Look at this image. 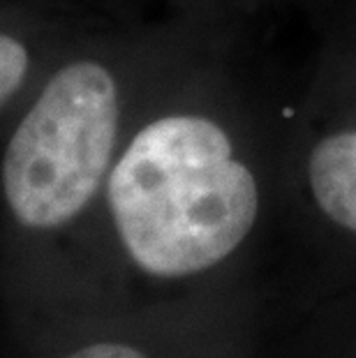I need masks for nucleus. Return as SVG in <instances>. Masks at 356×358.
I'll use <instances>...</instances> for the list:
<instances>
[{
  "label": "nucleus",
  "mask_w": 356,
  "mask_h": 358,
  "mask_svg": "<svg viewBox=\"0 0 356 358\" xmlns=\"http://www.w3.org/2000/svg\"><path fill=\"white\" fill-rule=\"evenodd\" d=\"M176 17L204 26H238L243 14L255 10L264 0H169Z\"/></svg>",
  "instance_id": "39448f33"
},
{
  "label": "nucleus",
  "mask_w": 356,
  "mask_h": 358,
  "mask_svg": "<svg viewBox=\"0 0 356 358\" xmlns=\"http://www.w3.org/2000/svg\"><path fill=\"white\" fill-rule=\"evenodd\" d=\"M65 358H146L134 347L120 345V342H95V345L81 347Z\"/></svg>",
  "instance_id": "423d86ee"
},
{
  "label": "nucleus",
  "mask_w": 356,
  "mask_h": 358,
  "mask_svg": "<svg viewBox=\"0 0 356 358\" xmlns=\"http://www.w3.org/2000/svg\"><path fill=\"white\" fill-rule=\"evenodd\" d=\"M238 26L192 24L134 111L100 203L134 268L204 275L255 231L283 166L287 109L252 74Z\"/></svg>",
  "instance_id": "f257e3e1"
},
{
  "label": "nucleus",
  "mask_w": 356,
  "mask_h": 358,
  "mask_svg": "<svg viewBox=\"0 0 356 358\" xmlns=\"http://www.w3.org/2000/svg\"><path fill=\"white\" fill-rule=\"evenodd\" d=\"M88 14L65 0H0V125Z\"/></svg>",
  "instance_id": "20e7f679"
},
{
  "label": "nucleus",
  "mask_w": 356,
  "mask_h": 358,
  "mask_svg": "<svg viewBox=\"0 0 356 358\" xmlns=\"http://www.w3.org/2000/svg\"><path fill=\"white\" fill-rule=\"evenodd\" d=\"M194 21L134 24L88 14L0 125V206L21 234L79 224L141 97Z\"/></svg>",
  "instance_id": "f03ea898"
},
{
  "label": "nucleus",
  "mask_w": 356,
  "mask_h": 358,
  "mask_svg": "<svg viewBox=\"0 0 356 358\" xmlns=\"http://www.w3.org/2000/svg\"><path fill=\"white\" fill-rule=\"evenodd\" d=\"M283 166L327 222L356 238V0L329 12L320 51L287 111Z\"/></svg>",
  "instance_id": "7ed1b4c3"
}]
</instances>
